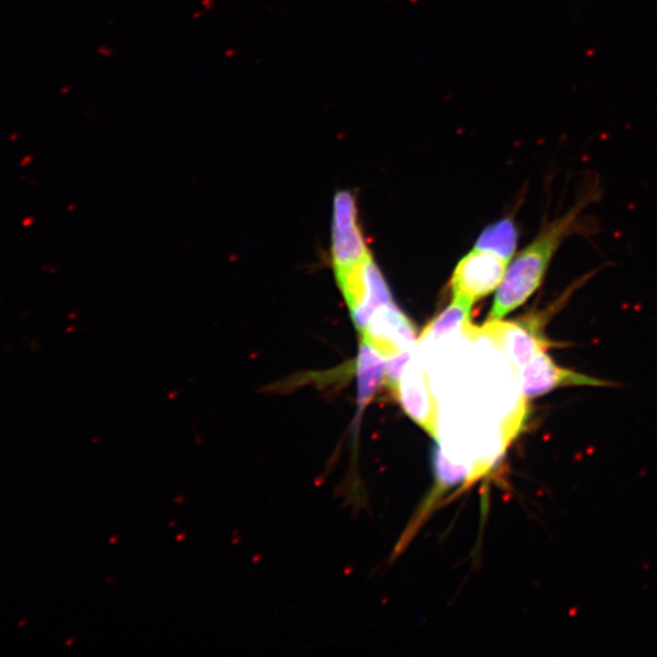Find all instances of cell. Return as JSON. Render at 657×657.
I'll return each instance as SVG.
<instances>
[{"mask_svg":"<svg viewBox=\"0 0 657 657\" xmlns=\"http://www.w3.org/2000/svg\"><path fill=\"white\" fill-rule=\"evenodd\" d=\"M593 197L587 195L569 210L548 224L532 243L521 251L499 285L487 321H500L518 310L541 288L556 251L577 229V223Z\"/></svg>","mask_w":657,"mask_h":657,"instance_id":"6da1fadb","label":"cell"},{"mask_svg":"<svg viewBox=\"0 0 657 657\" xmlns=\"http://www.w3.org/2000/svg\"><path fill=\"white\" fill-rule=\"evenodd\" d=\"M548 316L550 315H530L512 322L487 321L481 327L469 325L464 334L488 338L517 372L537 354L554 346L552 339L544 334V321Z\"/></svg>","mask_w":657,"mask_h":657,"instance_id":"7a4b0ae2","label":"cell"},{"mask_svg":"<svg viewBox=\"0 0 657 657\" xmlns=\"http://www.w3.org/2000/svg\"><path fill=\"white\" fill-rule=\"evenodd\" d=\"M334 270L357 331L364 332L372 315L393 302L389 285L372 255L356 266Z\"/></svg>","mask_w":657,"mask_h":657,"instance_id":"3957f363","label":"cell"},{"mask_svg":"<svg viewBox=\"0 0 657 657\" xmlns=\"http://www.w3.org/2000/svg\"><path fill=\"white\" fill-rule=\"evenodd\" d=\"M520 393L526 400L564 388H611L615 383L589 377L584 372L564 368L555 364L548 350L537 354L517 371Z\"/></svg>","mask_w":657,"mask_h":657,"instance_id":"277c9868","label":"cell"},{"mask_svg":"<svg viewBox=\"0 0 657 657\" xmlns=\"http://www.w3.org/2000/svg\"><path fill=\"white\" fill-rule=\"evenodd\" d=\"M332 234L334 269L356 266L371 255L358 223L354 193L342 191L335 195Z\"/></svg>","mask_w":657,"mask_h":657,"instance_id":"5b68a950","label":"cell"},{"mask_svg":"<svg viewBox=\"0 0 657 657\" xmlns=\"http://www.w3.org/2000/svg\"><path fill=\"white\" fill-rule=\"evenodd\" d=\"M509 262L487 251L473 250L458 263L452 276L453 298L475 303L499 288Z\"/></svg>","mask_w":657,"mask_h":657,"instance_id":"8992f818","label":"cell"},{"mask_svg":"<svg viewBox=\"0 0 657 657\" xmlns=\"http://www.w3.org/2000/svg\"><path fill=\"white\" fill-rule=\"evenodd\" d=\"M359 334L387 359L408 353L416 342L414 324L393 302L381 307Z\"/></svg>","mask_w":657,"mask_h":657,"instance_id":"52a82bcc","label":"cell"},{"mask_svg":"<svg viewBox=\"0 0 657 657\" xmlns=\"http://www.w3.org/2000/svg\"><path fill=\"white\" fill-rule=\"evenodd\" d=\"M393 394L416 423L427 431L435 433L436 403L429 377L412 358L405 365L399 387Z\"/></svg>","mask_w":657,"mask_h":657,"instance_id":"ba28073f","label":"cell"},{"mask_svg":"<svg viewBox=\"0 0 657 657\" xmlns=\"http://www.w3.org/2000/svg\"><path fill=\"white\" fill-rule=\"evenodd\" d=\"M388 359L360 337L356 361L357 376V419L376 396L381 383L387 378Z\"/></svg>","mask_w":657,"mask_h":657,"instance_id":"9c48e42d","label":"cell"},{"mask_svg":"<svg viewBox=\"0 0 657 657\" xmlns=\"http://www.w3.org/2000/svg\"><path fill=\"white\" fill-rule=\"evenodd\" d=\"M474 303L454 298L447 309L435 318V320L425 327L419 337V343H435L445 336L465 333L470 325L471 309Z\"/></svg>","mask_w":657,"mask_h":657,"instance_id":"30bf717a","label":"cell"},{"mask_svg":"<svg viewBox=\"0 0 657 657\" xmlns=\"http://www.w3.org/2000/svg\"><path fill=\"white\" fill-rule=\"evenodd\" d=\"M518 229L512 219H502L487 227L477 238L475 250L487 251L510 262L518 246Z\"/></svg>","mask_w":657,"mask_h":657,"instance_id":"8fae6325","label":"cell"},{"mask_svg":"<svg viewBox=\"0 0 657 657\" xmlns=\"http://www.w3.org/2000/svg\"><path fill=\"white\" fill-rule=\"evenodd\" d=\"M434 469L436 480L441 488L453 487L463 482L471 475L473 466L463 463H453L440 445L434 448Z\"/></svg>","mask_w":657,"mask_h":657,"instance_id":"7c38bea8","label":"cell"}]
</instances>
